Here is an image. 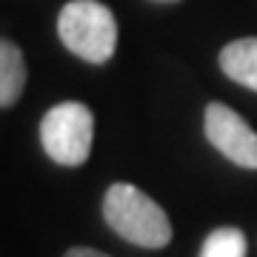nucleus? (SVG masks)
Here are the masks:
<instances>
[{
  "instance_id": "f257e3e1",
  "label": "nucleus",
  "mask_w": 257,
  "mask_h": 257,
  "mask_svg": "<svg viewBox=\"0 0 257 257\" xmlns=\"http://www.w3.org/2000/svg\"><path fill=\"white\" fill-rule=\"evenodd\" d=\"M103 217L123 240L143 248H163L172 240V223L166 211L138 186L114 183L103 197Z\"/></svg>"
},
{
  "instance_id": "f03ea898",
  "label": "nucleus",
  "mask_w": 257,
  "mask_h": 257,
  "mask_svg": "<svg viewBox=\"0 0 257 257\" xmlns=\"http://www.w3.org/2000/svg\"><path fill=\"white\" fill-rule=\"evenodd\" d=\"M57 35L63 46L86 63H106L117 46V20L106 3L72 0L57 18Z\"/></svg>"
},
{
  "instance_id": "7ed1b4c3",
  "label": "nucleus",
  "mask_w": 257,
  "mask_h": 257,
  "mask_svg": "<svg viewBox=\"0 0 257 257\" xmlns=\"http://www.w3.org/2000/svg\"><path fill=\"white\" fill-rule=\"evenodd\" d=\"M94 117L83 103L66 100L46 111L40 123V143L60 166H80L92 152Z\"/></svg>"
},
{
  "instance_id": "20e7f679",
  "label": "nucleus",
  "mask_w": 257,
  "mask_h": 257,
  "mask_svg": "<svg viewBox=\"0 0 257 257\" xmlns=\"http://www.w3.org/2000/svg\"><path fill=\"white\" fill-rule=\"evenodd\" d=\"M206 138L223 157L243 169H257V132L226 103L206 106Z\"/></svg>"
},
{
  "instance_id": "39448f33",
  "label": "nucleus",
  "mask_w": 257,
  "mask_h": 257,
  "mask_svg": "<svg viewBox=\"0 0 257 257\" xmlns=\"http://www.w3.org/2000/svg\"><path fill=\"white\" fill-rule=\"evenodd\" d=\"M220 69L234 83L257 92V37H243V40L223 46Z\"/></svg>"
},
{
  "instance_id": "423d86ee",
  "label": "nucleus",
  "mask_w": 257,
  "mask_h": 257,
  "mask_svg": "<svg viewBox=\"0 0 257 257\" xmlns=\"http://www.w3.org/2000/svg\"><path fill=\"white\" fill-rule=\"evenodd\" d=\"M26 86V63L20 49L9 40H0V106H12Z\"/></svg>"
},
{
  "instance_id": "0eeeda50",
  "label": "nucleus",
  "mask_w": 257,
  "mask_h": 257,
  "mask_svg": "<svg viewBox=\"0 0 257 257\" xmlns=\"http://www.w3.org/2000/svg\"><path fill=\"white\" fill-rule=\"evenodd\" d=\"M200 257H246V234L231 226L214 229L203 243Z\"/></svg>"
},
{
  "instance_id": "6e6552de",
  "label": "nucleus",
  "mask_w": 257,
  "mask_h": 257,
  "mask_svg": "<svg viewBox=\"0 0 257 257\" xmlns=\"http://www.w3.org/2000/svg\"><path fill=\"white\" fill-rule=\"evenodd\" d=\"M63 257H109V254H103L97 248H72V251H66Z\"/></svg>"
}]
</instances>
